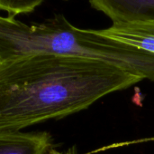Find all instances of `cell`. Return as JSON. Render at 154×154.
Listing matches in <instances>:
<instances>
[{
	"instance_id": "4",
	"label": "cell",
	"mask_w": 154,
	"mask_h": 154,
	"mask_svg": "<svg viewBox=\"0 0 154 154\" xmlns=\"http://www.w3.org/2000/svg\"><path fill=\"white\" fill-rule=\"evenodd\" d=\"M97 31L105 37L154 54V20L113 24Z\"/></svg>"
},
{
	"instance_id": "3",
	"label": "cell",
	"mask_w": 154,
	"mask_h": 154,
	"mask_svg": "<svg viewBox=\"0 0 154 154\" xmlns=\"http://www.w3.org/2000/svg\"><path fill=\"white\" fill-rule=\"evenodd\" d=\"M89 4L113 24L154 20V0H89Z\"/></svg>"
},
{
	"instance_id": "2",
	"label": "cell",
	"mask_w": 154,
	"mask_h": 154,
	"mask_svg": "<svg viewBox=\"0 0 154 154\" xmlns=\"http://www.w3.org/2000/svg\"><path fill=\"white\" fill-rule=\"evenodd\" d=\"M40 54L99 61L154 82V54L78 28L61 14L32 25L0 17V64Z\"/></svg>"
},
{
	"instance_id": "6",
	"label": "cell",
	"mask_w": 154,
	"mask_h": 154,
	"mask_svg": "<svg viewBox=\"0 0 154 154\" xmlns=\"http://www.w3.org/2000/svg\"><path fill=\"white\" fill-rule=\"evenodd\" d=\"M46 0H0V9L6 16L15 18L17 15L32 13Z\"/></svg>"
},
{
	"instance_id": "7",
	"label": "cell",
	"mask_w": 154,
	"mask_h": 154,
	"mask_svg": "<svg viewBox=\"0 0 154 154\" xmlns=\"http://www.w3.org/2000/svg\"><path fill=\"white\" fill-rule=\"evenodd\" d=\"M48 154H77V149L74 146L71 147V148H69L66 152H59V151H57L55 149H52V150L50 151V152Z\"/></svg>"
},
{
	"instance_id": "1",
	"label": "cell",
	"mask_w": 154,
	"mask_h": 154,
	"mask_svg": "<svg viewBox=\"0 0 154 154\" xmlns=\"http://www.w3.org/2000/svg\"><path fill=\"white\" fill-rule=\"evenodd\" d=\"M143 80L117 66L69 55L40 54L0 64V132L67 117Z\"/></svg>"
},
{
	"instance_id": "5",
	"label": "cell",
	"mask_w": 154,
	"mask_h": 154,
	"mask_svg": "<svg viewBox=\"0 0 154 154\" xmlns=\"http://www.w3.org/2000/svg\"><path fill=\"white\" fill-rule=\"evenodd\" d=\"M52 150L48 132H0V154H48Z\"/></svg>"
}]
</instances>
